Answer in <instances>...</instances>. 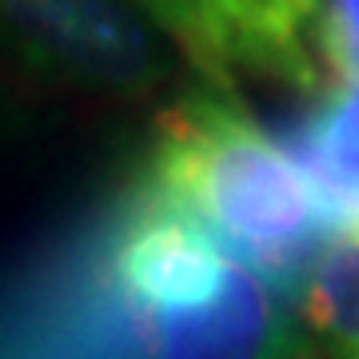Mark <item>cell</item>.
<instances>
[{
    "label": "cell",
    "mask_w": 359,
    "mask_h": 359,
    "mask_svg": "<svg viewBox=\"0 0 359 359\" xmlns=\"http://www.w3.org/2000/svg\"><path fill=\"white\" fill-rule=\"evenodd\" d=\"M0 20L48 72L108 92H144L164 76L148 28L120 0H0Z\"/></svg>",
    "instance_id": "2"
},
{
    "label": "cell",
    "mask_w": 359,
    "mask_h": 359,
    "mask_svg": "<svg viewBox=\"0 0 359 359\" xmlns=\"http://www.w3.org/2000/svg\"><path fill=\"white\" fill-rule=\"evenodd\" d=\"M228 264V248L200 219L144 192L112 231L96 271L120 299L156 311L208 299L224 283Z\"/></svg>",
    "instance_id": "3"
},
{
    "label": "cell",
    "mask_w": 359,
    "mask_h": 359,
    "mask_svg": "<svg viewBox=\"0 0 359 359\" xmlns=\"http://www.w3.org/2000/svg\"><path fill=\"white\" fill-rule=\"evenodd\" d=\"M304 320L347 359H359V219L339 224L299 292Z\"/></svg>",
    "instance_id": "5"
},
{
    "label": "cell",
    "mask_w": 359,
    "mask_h": 359,
    "mask_svg": "<svg viewBox=\"0 0 359 359\" xmlns=\"http://www.w3.org/2000/svg\"><path fill=\"white\" fill-rule=\"evenodd\" d=\"M224 65L316 88L335 56V25L323 0H200Z\"/></svg>",
    "instance_id": "4"
},
{
    "label": "cell",
    "mask_w": 359,
    "mask_h": 359,
    "mask_svg": "<svg viewBox=\"0 0 359 359\" xmlns=\"http://www.w3.org/2000/svg\"><path fill=\"white\" fill-rule=\"evenodd\" d=\"M140 4L180 40V48L188 52V60L200 68L208 88L231 92V72L224 65V56H219L216 40H212V28H208V16H204L200 0H140Z\"/></svg>",
    "instance_id": "6"
},
{
    "label": "cell",
    "mask_w": 359,
    "mask_h": 359,
    "mask_svg": "<svg viewBox=\"0 0 359 359\" xmlns=\"http://www.w3.org/2000/svg\"><path fill=\"white\" fill-rule=\"evenodd\" d=\"M144 192L200 219L231 259L280 299H295L344 212L231 92H192L160 124Z\"/></svg>",
    "instance_id": "1"
}]
</instances>
